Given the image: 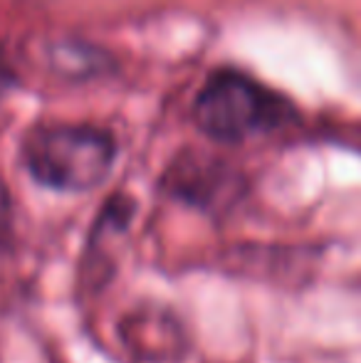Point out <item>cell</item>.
Masks as SVG:
<instances>
[{
	"mask_svg": "<svg viewBox=\"0 0 361 363\" xmlns=\"http://www.w3.org/2000/svg\"><path fill=\"white\" fill-rule=\"evenodd\" d=\"M20 158L40 186L60 193H87L101 186L114 168L116 141L96 126L43 124L23 139Z\"/></svg>",
	"mask_w": 361,
	"mask_h": 363,
	"instance_id": "cell-1",
	"label": "cell"
},
{
	"mask_svg": "<svg viewBox=\"0 0 361 363\" xmlns=\"http://www.w3.org/2000/svg\"><path fill=\"white\" fill-rule=\"evenodd\" d=\"M292 116L294 111L284 96L233 69L208 77L193 101V119L198 129L226 144L272 134L289 124Z\"/></svg>",
	"mask_w": 361,
	"mask_h": 363,
	"instance_id": "cell-2",
	"label": "cell"
},
{
	"mask_svg": "<svg viewBox=\"0 0 361 363\" xmlns=\"http://www.w3.org/2000/svg\"><path fill=\"white\" fill-rule=\"evenodd\" d=\"M164 191L203 213H226L245 193V178L226 161L201 153H183L164 173Z\"/></svg>",
	"mask_w": 361,
	"mask_h": 363,
	"instance_id": "cell-3",
	"label": "cell"
},
{
	"mask_svg": "<svg viewBox=\"0 0 361 363\" xmlns=\"http://www.w3.org/2000/svg\"><path fill=\"white\" fill-rule=\"evenodd\" d=\"M10 233V193L5 183L0 181V247L5 245Z\"/></svg>",
	"mask_w": 361,
	"mask_h": 363,
	"instance_id": "cell-4",
	"label": "cell"
}]
</instances>
